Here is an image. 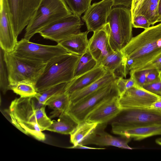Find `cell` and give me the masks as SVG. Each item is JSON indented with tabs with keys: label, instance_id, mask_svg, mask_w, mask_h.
<instances>
[{
	"label": "cell",
	"instance_id": "7",
	"mask_svg": "<svg viewBox=\"0 0 161 161\" xmlns=\"http://www.w3.org/2000/svg\"><path fill=\"white\" fill-rule=\"evenodd\" d=\"M115 80L77 102L69 104L65 112L78 123L85 120L89 114L102 103L112 96L119 95Z\"/></svg>",
	"mask_w": 161,
	"mask_h": 161
},
{
	"label": "cell",
	"instance_id": "4",
	"mask_svg": "<svg viewBox=\"0 0 161 161\" xmlns=\"http://www.w3.org/2000/svg\"><path fill=\"white\" fill-rule=\"evenodd\" d=\"M72 14L64 0H42L26 27L24 38L30 40L45 28Z\"/></svg>",
	"mask_w": 161,
	"mask_h": 161
},
{
	"label": "cell",
	"instance_id": "1",
	"mask_svg": "<svg viewBox=\"0 0 161 161\" xmlns=\"http://www.w3.org/2000/svg\"><path fill=\"white\" fill-rule=\"evenodd\" d=\"M46 106L34 97L16 98L11 102L8 110L11 121L24 134L44 141L46 137L42 131L46 130L53 121L47 115Z\"/></svg>",
	"mask_w": 161,
	"mask_h": 161
},
{
	"label": "cell",
	"instance_id": "9",
	"mask_svg": "<svg viewBox=\"0 0 161 161\" xmlns=\"http://www.w3.org/2000/svg\"><path fill=\"white\" fill-rule=\"evenodd\" d=\"M112 120L111 124L124 128H135L160 124L161 111L151 108L123 109Z\"/></svg>",
	"mask_w": 161,
	"mask_h": 161
},
{
	"label": "cell",
	"instance_id": "43",
	"mask_svg": "<svg viewBox=\"0 0 161 161\" xmlns=\"http://www.w3.org/2000/svg\"><path fill=\"white\" fill-rule=\"evenodd\" d=\"M155 142L157 144L161 146V137L156 139Z\"/></svg>",
	"mask_w": 161,
	"mask_h": 161
},
{
	"label": "cell",
	"instance_id": "30",
	"mask_svg": "<svg viewBox=\"0 0 161 161\" xmlns=\"http://www.w3.org/2000/svg\"><path fill=\"white\" fill-rule=\"evenodd\" d=\"M72 14L80 16L91 5L92 0H64Z\"/></svg>",
	"mask_w": 161,
	"mask_h": 161
},
{
	"label": "cell",
	"instance_id": "41",
	"mask_svg": "<svg viewBox=\"0 0 161 161\" xmlns=\"http://www.w3.org/2000/svg\"><path fill=\"white\" fill-rule=\"evenodd\" d=\"M70 148H77L83 149H105L104 148H94L87 147L82 145L79 144L76 146H73L69 147Z\"/></svg>",
	"mask_w": 161,
	"mask_h": 161
},
{
	"label": "cell",
	"instance_id": "11",
	"mask_svg": "<svg viewBox=\"0 0 161 161\" xmlns=\"http://www.w3.org/2000/svg\"><path fill=\"white\" fill-rule=\"evenodd\" d=\"M42 0H6L15 36L27 26Z\"/></svg>",
	"mask_w": 161,
	"mask_h": 161
},
{
	"label": "cell",
	"instance_id": "24",
	"mask_svg": "<svg viewBox=\"0 0 161 161\" xmlns=\"http://www.w3.org/2000/svg\"><path fill=\"white\" fill-rule=\"evenodd\" d=\"M99 124L86 120L79 123L70 135V142L73 146L81 144L94 131Z\"/></svg>",
	"mask_w": 161,
	"mask_h": 161
},
{
	"label": "cell",
	"instance_id": "18",
	"mask_svg": "<svg viewBox=\"0 0 161 161\" xmlns=\"http://www.w3.org/2000/svg\"><path fill=\"white\" fill-rule=\"evenodd\" d=\"M111 126L114 134L128 138H132L136 141L161 135V123L131 128H124L113 124Z\"/></svg>",
	"mask_w": 161,
	"mask_h": 161
},
{
	"label": "cell",
	"instance_id": "13",
	"mask_svg": "<svg viewBox=\"0 0 161 161\" xmlns=\"http://www.w3.org/2000/svg\"><path fill=\"white\" fill-rule=\"evenodd\" d=\"M113 6V0H102L91 5L81 18L88 32L96 31L107 23Z\"/></svg>",
	"mask_w": 161,
	"mask_h": 161
},
{
	"label": "cell",
	"instance_id": "28",
	"mask_svg": "<svg viewBox=\"0 0 161 161\" xmlns=\"http://www.w3.org/2000/svg\"><path fill=\"white\" fill-rule=\"evenodd\" d=\"M9 89L21 97H34L37 93L35 85L27 82L9 85Z\"/></svg>",
	"mask_w": 161,
	"mask_h": 161
},
{
	"label": "cell",
	"instance_id": "42",
	"mask_svg": "<svg viewBox=\"0 0 161 161\" xmlns=\"http://www.w3.org/2000/svg\"><path fill=\"white\" fill-rule=\"evenodd\" d=\"M158 21L161 19V0H159L158 5Z\"/></svg>",
	"mask_w": 161,
	"mask_h": 161
},
{
	"label": "cell",
	"instance_id": "34",
	"mask_svg": "<svg viewBox=\"0 0 161 161\" xmlns=\"http://www.w3.org/2000/svg\"><path fill=\"white\" fill-rule=\"evenodd\" d=\"M132 22L133 27L145 29L149 28L151 25L147 19L141 14L138 15L132 19Z\"/></svg>",
	"mask_w": 161,
	"mask_h": 161
},
{
	"label": "cell",
	"instance_id": "12",
	"mask_svg": "<svg viewBox=\"0 0 161 161\" xmlns=\"http://www.w3.org/2000/svg\"><path fill=\"white\" fill-rule=\"evenodd\" d=\"M161 96L151 93L142 87H131L119 95V101L122 109L130 108H150Z\"/></svg>",
	"mask_w": 161,
	"mask_h": 161
},
{
	"label": "cell",
	"instance_id": "23",
	"mask_svg": "<svg viewBox=\"0 0 161 161\" xmlns=\"http://www.w3.org/2000/svg\"><path fill=\"white\" fill-rule=\"evenodd\" d=\"M79 123L65 112L62 113L56 121H52L51 125L46 130L64 135H70Z\"/></svg>",
	"mask_w": 161,
	"mask_h": 161
},
{
	"label": "cell",
	"instance_id": "17",
	"mask_svg": "<svg viewBox=\"0 0 161 161\" xmlns=\"http://www.w3.org/2000/svg\"><path fill=\"white\" fill-rule=\"evenodd\" d=\"M107 124H99L94 131L80 144L113 146L123 149H132L128 144L131 138L114 137L104 131Z\"/></svg>",
	"mask_w": 161,
	"mask_h": 161
},
{
	"label": "cell",
	"instance_id": "25",
	"mask_svg": "<svg viewBox=\"0 0 161 161\" xmlns=\"http://www.w3.org/2000/svg\"><path fill=\"white\" fill-rule=\"evenodd\" d=\"M69 103L68 95L64 92L56 95L48 100L46 103L50 108L53 109L51 113V117L59 116L65 112Z\"/></svg>",
	"mask_w": 161,
	"mask_h": 161
},
{
	"label": "cell",
	"instance_id": "33",
	"mask_svg": "<svg viewBox=\"0 0 161 161\" xmlns=\"http://www.w3.org/2000/svg\"><path fill=\"white\" fill-rule=\"evenodd\" d=\"M115 83L119 95L127 89L133 86H137L134 79L130 76L128 79H125L122 77L117 78L115 80Z\"/></svg>",
	"mask_w": 161,
	"mask_h": 161
},
{
	"label": "cell",
	"instance_id": "15",
	"mask_svg": "<svg viewBox=\"0 0 161 161\" xmlns=\"http://www.w3.org/2000/svg\"><path fill=\"white\" fill-rule=\"evenodd\" d=\"M110 32L109 24L107 22L94 32L89 40L88 50L97 64H99L109 54L114 51L109 43Z\"/></svg>",
	"mask_w": 161,
	"mask_h": 161
},
{
	"label": "cell",
	"instance_id": "44",
	"mask_svg": "<svg viewBox=\"0 0 161 161\" xmlns=\"http://www.w3.org/2000/svg\"><path fill=\"white\" fill-rule=\"evenodd\" d=\"M158 22H160V23H161V19H159L158 21Z\"/></svg>",
	"mask_w": 161,
	"mask_h": 161
},
{
	"label": "cell",
	"instance_id": "10",
	"mask_svg": "<svg viewBox=\"0 0 161 161\" xmlns=\"http://www.w3.org/2000/svg\"><path fill=\"white\" fill-rule=\"evenodd\" d=\"M83 25L80 16L72 14L55 21L39 33L44 38L58 43L80 32V28Z\"/></svg>",
	"mask_w": 161,
	"mask_h": 161
},
{
	"label": "cell",
	"instance_id": "19",
	"mask_svg": "<svg viewBox=\"0 0 161 161\" xmlns=\"http://www.w3.org/2000/svg\"><path fill=\"white\" fill-rule=\"evenodd\" d=\"M107 71L101 64H97L92 69L74 78L66 83L64 92L69 96L74 92L88 86L103 76Z\"/></svg>",
	"mask_w": 161,
	"mask_h": 161
},
{
	"label": "cell",
	"instance_id": "27",
	"mask_svg": "<svg viewBox=\"0 0 161 161\" xmlns=\"http://www.w3.org/2000/svg\"><path fill=\"white\" fill-rule=\"evenodd\" d=\"M97 62L88 50L81 56L76 66L74 78L76 77L93 69Z\"/></svg>",
	"mask_w": 161,
	"mask_h": 161
},
{
	"label": "cell",
	"instance_id": "22",
	"mask_svg": "<svg viewBox=\"0 0 161 161\" xmlns=\"http://www.w3.org/2000/svg\"><path fill=\"white\" fill-rule=\"evenodd\" d=\"M87 31L74 34L57 43L70 53L81 56L88 49L89 40Z\"/></svg>",
	"mask_w": 161,
	"mask_h": 161
},
{
	"label": "cell",
	"instance_id": "26",
	"mask_svg": "<svg viewBox=\"0 0 161 161\" xmlns=\"http://www.w3.org/2000/svg\"><path fill=\"white\" fill-rule=\"evenodd\" d=\"M159 0H144L137 15L145 16L151 25L158 22ZM136 15V16H137Z\"/></svg>",
	"mask_w": 161,
	"mask_h": 161
},
{
	"label": "cell",
	"instance_id": "38",
	"mask_svg": "<svg viewBox=\"0 0 161 161\" xmlns=\"http://www.w3.org/2000/svg\"><path fill=\"white\" fill-rule=\"evenodd\" d=\"M144 0H133L130 11L132 19L136 16Z\"/></svg>",
	"mask_w": 161,
	"mask_h": 161
},
{
	"label": "cell",
	"instance_id": "40",
	"mask_svg": "<svg viewBox=\"0 0 161 161\" xmlns=\"http://www.w3.org/2000/svg\"><path fill=\"white\" fill-rule=\"evenodd\" d=\"M150 108L161 111V97L154 102Z\"/></svg>",
	"mask_w": 161,
	"mask_h": 161
},
{
	"label": "cell",
	"instance_id": "20",
	"mask_svg": "<svg viewBox=\"0 0 161 161\" xmlns=\"http://www.w3.org/2000/svg\"><path fill=\"white\" fill-rule=\"evenodd\" d=\"M99 64L107 71L114 74L117 78H125L130 72L121 51H114L109 54Z\"/></svg>",
	"mask_w": 161,
	"mask_h": 161
},
{
	"label": "cell",
	"instance_id": "8",
	"mask_svg": "<svg viewBox=\"0 0 161 161\" xmlns=\"http://www.w3.org/2000/svg\"><path fill=\"white\" fill-rule=\"evenodd\" d=\"M68 53H70L59 44L55 45H43L23 38L18 41L11 53L19 58L46 64L55 58Z\"/></svg>",
	"mask_w": 161,
	"mask_h": 161
},
{
	"label": "cell",
	"instance_id": "36",
	"mask_svg": "<svg viewBox=\"0 0 161 161\" xmlns=\"http://www.w3.org/2000/svg\"><path fill=\"white\" fill-rule=\"evenodd\" d=\"M137 69H156L161 73V55Z\"/></svg>",
	"mask_w": 161,
	"mask_h": 161
},
{
	"label": "cell",
	"instance_id": "39",
	"mask_svg": "<svg viewBox=\"0 0 161 161\" xmlns=\"http://www.w3.org/2000/svg\"><path fill=\"white\" fill-rule=\"evenodd\" d=\"M113 6H123L130 8L133 0H113Z\"/></svg>",
	"mask_w": 161,
	"mask_h": 161
},
{
	"label": "cell",
	"instance_id": "32",
	"mask_svg": "<svg viewBox=\"0 0 161 161\" xmlns=\"http://www.w3.org/2000/svg\"><path fill=\"white\" fill-rule=\"evenodd\" d=\"M150 69H137L130 71V76L134 79L137 86L142 87L146 83L147 75Z\"/></svg>",
	"mask_w": 161,
	"mask_h": 161
},
{
	"label": "cell",
	"instance_id": "5",
	"mask_svg": "<svg viewBox=\"0 0 161 161\" xmlns=\"http://www.w3.org/2000/svg\"><path fill=\"white\" fill-rule=\"evenodd\" d=\"M107 22L110 28L111 47L114 51H121L133 37L130 8L123 6L113 8Z\"/></svg>",
	"mask_w": 161,
	"mask_h": 161
},
{
	"label": "cell",
	"instance_id": "3",
	"mask_svg": "<svg viewBox=\"0 0 161 161\" xmlns=\"http://www.w3.org/2000/svg\"><path fill=\"white\" fill-rule=\"evenodd\" d=\"M80 56L68 53L58 56L47 63L35 85L37 92L58 84L67 83L72 80Z\"/></svg>",
	"mask_w": 161,
	"mask_h": 161
},
{
	"label": "cell",
	"instance_id": "35",
	"mask_svg": "<svg viewBox=\"0 0 161 161\" xmlns=\"http://www.w3.org/2000/svg\"><path fill=\"white\" fill-rule=\"evenodd\" d=\"M142 88L151 93L161 96V80L154 82L145 84Z\"/></svg>",
	"mask_w": 161,
	"mask_h": 161
},
{
	"label": "cell",
	"instance_id": "6",
	"mask_svg": "<svg viewBox=\"0 0 161 161\" xmlns=\"http://www.w3.org/2000/svg\"><path fill=\"white\" fill-rule=\"evenodd\" d=\"M3 58L8 72L9 85L27 82L35 85L46 64L19 58L4 51Z\"/></svg>",
	"mask_w": 161,
	"mask_h": 161
},
{
	"label": "cell",
	"instance_id": "2",
	"mask_svg": "<svg viewBox=\"0 0 161 161\" xmlns=\"http://www.w3.org/2000/svg\"><path fill=\"white\" fill-rule=\"evenodd\" d=\"M121 51L128 70L138 69L161 55V23L133 37Z\"/></svg>",
	"mask_w": 161,
	"mask_h": 161
},
{
	"label": "cell",
	"instance_id": "29",
	"mask_svg": "<svg viewBox=\"0 0 161 161\" xmlns=\"http://www.w3.org/2000/svg\"><path fill=\"white\" fill-rule=\"evenodd\" d=\"M66 83L58 84L44 91L37 92L34 96L41 104L46 105L47 101L53 97L64 92Z\"/></svg>",
	"mask_w": 161,
	"mask_h": 161
},
{
	"label": "cell",
	"instance_id": "16",
	"mask_svg": "<svg viewBox=\"0 0 161 161\" xmlns=\"http://www.w3.org/2000/svg\"><path fill=\"white\" fill-rule=\"evenodd\" d=\"M119 96V94L114 95L102 103L89 114L86 120L100 124L112 120L122 110Z\"/></svg>",
	"mask_w": 161,
	"mask_h": 161
},
{
	"label": "cell",
	"instance_id": "31",
	"mask_svg": "<svg viewBox=\"0 0 161 161\" xmlns=\"http://www.w3.org/2000/svg\"><path fill=\"white\" fill-rule=\"evenodd\" d=\"M8 74L3 58V51L0 49V88L3 93L9 90Z\"/></svg>",
	"mask_w": 161,
	"mask_h": 161
},
{
	"label": "cell",
	"instance_id": "14",
	"mask_svg": "<svg viewBox=\"0 0 161 161\" xmlns=\"http://www.w3.org/2000/svg\"><path fill=\"white\" fill-rule=\"evenodd\" d=\"M0 46L4 52L12 53L18 41L12 26L11 17L6 0H0Z\"/></svg>",
	"mask_w": 161,
	"mask_h": 161
},
{
	"label": "cell",
	"instance_id": "21",
	"mask_svg": "<svg viewBox=\"0 0 161 161\" xmlns=\"http://www.w3.org/2000/svg\"><path fill=\"white\" fill-rule=\"evenodd\" d=\"M117 78L113 73L108 71L103 76L88 86L75 91L69 96V104H74L102 87L115 80Z\"/></svg>",
	"mask_w": 161,
	"mask_h": 161
},
{
	"label": "cell",
	"instance_id": "37",
	"mask_svg": "<svg viewBox=\"0 0 161 161\" xmlns=\"http://www.w3.org/2000/svg\"><path fill=\"white\" fill-rule=\"evenodd\" d=\"M160 80L161 73L156 69H151L147 75L146 84L154 82Z\"/></svg>",
	"mask_w": 161,
	"mask_h": 161
}]
</instances>
